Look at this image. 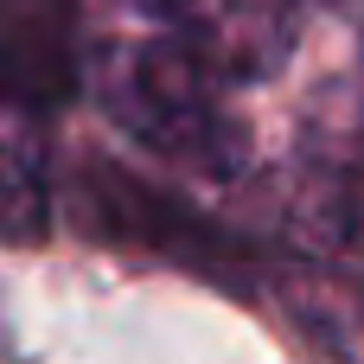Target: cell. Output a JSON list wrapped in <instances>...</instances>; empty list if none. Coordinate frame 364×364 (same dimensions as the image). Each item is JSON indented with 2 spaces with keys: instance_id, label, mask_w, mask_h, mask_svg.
<instances>
[{
  "instance_id": "5b68a950",
  "label": "cell",
  "mask_w": 364,
  "mask_h": 364,
  "mask_svg": "<svg viewBox=\"0 0 364 364\" xmlns=\"http://www.w3.org/2000/svg\"><path fill=\"white\" fill-rule=\"evenodd\" d=\"M128 26L205 58L230 83H262L288 64L307 0H115Z\"/></svg>"
},
{
  "instance_id": "3957f363",
  "label": "cell",
  "mask_w": 364,
  "mask_h": 364,
  "mask_svg": "<svg viewBox=\"0 0 364 364\" xmlns=\"http://www.w3.org/2000/svg\"><path fill=\"white\" fill-rule=\"evenodd\" d=\"M102 115L160 166L205 179V186H237L250 173V128L230 109V77L211 70L205 58L128 26L102 45H90V70Z\"/></svg>"
},
{
  "instance_id": "277c9868",
  "label": "cell",
  "mask_w": 364,
  "mask_h": 364,
  "mask_svg": "<svg viewBox=\"0 0 364 364\" xmlns=\"http://www.w3.org/2000/svg\"><path fill=\"white\" fill-rule=\"evenodd\" d=\"M58 205L70 211V224L90 243H102L115 256L179 269L230 301L269 294V243L250 237L243 224L211 218L192 192L141 173V166H122L109 154H83L58 179Z\"/></svg>"
},
{
  "instance_id": "7a4b0ae2",
  "label": "cell",
  "mask_w": 364,
  "mask_h": 364,
  "mask_svg": "<svg viewBox=\"0 0 364 364\" xmlns=\"http://www.w3.org/2000/svg\"><path fill=\"white\" fill-rule=\"evenodd\" d=\"M83 70V0H0V250H38L51 237V122L77 102Z\"/></svg>"
},
{
  "instance_id": "8992f818",
  "label": "cell",
  "mask_w": 364,
  "mask_h": 364,
  "mask_svg": "<svg viewBox=\"0 0 364 364\" xmlns=\"http://www.w3.org/2000/svg\"><path fill=\"white\" fill-rule=\"evenodd\" d=\"M307 6H314V0H307ZM326 6H333V0H326Z\"/></svg>"
},
{
  "instance_id": "6da1fadb",
  "label": "cell",
  "mask_w": 364,
  "mask_h": 364,
  "mask_svg": "<svg viewBox=\"0 0 364 364\" xmlns=\"http://www.w3.org/2000/svg\"><path fill=\"white\" fill-rule=\"evenodd\" d=\"M269 288H288L301 307L314 294L364 307V83L320 90L294 128Z\"/></svg>"
}]
</instances>
